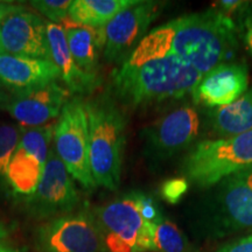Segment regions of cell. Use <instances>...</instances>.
Returning <instances> with one entry per match:
<instances>
[{
	"mask_svg": "<svg viewBox=\"0 0 252 252\" xmlns=\"http://www.w3.org/2000/svg\"><path fill=\"white\" fill-rule=\"evenodd\" d=\"M53 146L69 174L86 189L97 187L90 169L86 99L70 97L56 122Z\"/></svg>",
	"mask_w": 252,
	"mask_h": 252,
	"instance_id": "6",
	"label": "cell"
},
{
	"mask_svg": "<svg viewBox=\"0 0 252 252\" xmlns=\"http://www.w3.org/2000/svg\"><path fill=\"white\" fill-rule=\"evenodd\" d=\"M55 125L25 128L7 168L9 187L15 194L31 196L36 190L53 143Z\"/></svg>",
	"mask_w": 252,
	"mask_h": 252,
	"instance_id": "9",
	"label": "cell"
},
{
	"mask_svg": "<svg viewBox=\"0 0 252 252\" xmlns=\"http://www.w3.org/2000/svg\"><path fill=\"white\" fill-rule=\"evenodd\" d=\"M202 76L169 52L131 54L112 74V98L126 108H147L193 93Z\"/></svg>",
	"mask_w": 252,
	"mask_h": 252,
	"instance_id": "2",
	"label": "cell"
},
{
	"mask_svg": "<svg viewBox=\"0 0 252 252\" xmlns=\"http://www.w3.org/2000/svg\"><path fill=\"white\" fill-rule=\"evenodd\" d=\"M71 94L58 82L35 89L11 94L5 109L25 128L40 127L59 118Z\"/></svg>",
	"mask_w": 252,
	"mask_h": 252,
	"instance_id": "11",
	"label": "cell"
},
{
	"mask_svg": "<svg viewBox=\"0 0 252 252\" xmlns=\"http://www.w3.org/2000/svg\"><path fill=\"white\" fill-rule=\"evenodd\" d=\"M25 201L30 213L40 219L70 214L80 202L74 179L56 154L53 143L40 184Z\"/></svg>",
	"mask_w": 252,
	"mask_h": 252,
	"instance_id": "10",
	"label": "cell"
},
{
	"mask_svg": "<svg viewBox=\"0 0 252 252\" xmlns=\"http://www.w3.org/2000/svg\"><path fill=\"white\" fill-rule=\"evenodd\" d=\"M60 71L50 60L0 54V81L11 94L58 82Z\"/></svg>",
	"mask_w": 252,
	"mask_h": 252,
	"instance_id": "15",
	"label": "cell"
},
{
	"mask_svg": "<svg viewBox=\"0 0 252 252\" xmlns=\"http://www.w3.org/2000/svg\"><path fill=\"white\" fill-rule=\"evenodd\" d=\"M39 252H104L94 215L81 210L54 217L36 229Z\"/></svg>",
	"mask_w": 252,
	"mask_h": 252,
	"instance_id": "7",
	"label": "cell"
},
{
	"mask_svg": "<svg viewBox=\"0 0 252 252\" xmlns=\"http://www.w3.org/2000/svg\"><path fill=\"white\" fill-rule=\"evenodd\" d=\"M0 252H20L9 241L7 232L4 228L0 226Z\"/></svg>",
	"mask_w": 252,
	"mask_h": 252,
	"instance_id": "27",
	"label": "cell"
},
{
	"mask_svg": "<svg viewBox=\"0 0 252 252\" xmlns=\"http://www.w3.org/2000/svg\"><path fill=\"white\" fill-rule=\"evenodd\" d=\"M187 187V181L184 180V179H174V180L166 182L162 188V194L166 200L174 203L186 193Z\"/></svg>",
	"mask_w": 252,
	"mask_h": 252,
	"instance_id": "24",
	"label": "cell"
},
{
	"mask_svg": "<svg viewBox=\"0 0 252 252\" xmlns=\"http://www.w3.org/2000/svg\"><path fill=\"white\" fill-rule=\"evenodd\" d=\"M2 87H4V86H2L1 81H0V109L4 108L6 102L8 100V97H9V94L4 93V90H2Z\"/></svg>",
	"mask_w": 252,
	"mask_h": 252,
	"instance_id": "30",
	"label": "cell"
},
{
	"mask_svg": "<svg viewBox=\"0 0 252 252\" xmlns=\"http://www.w3.org/2000/svg\"><path fill=\"white\" fill-rule=\"evenodd\" d=\"M32 6L41 14L48 18L50 23L61 24L68 18V11L72 4L71 0H33Z\"/></svg>",
	"mask_w": 252,
	"mask_h": 252,
	"instance_id": "23",
	"label": "cell"
},
{
	"mask_svg": "<svg viewBox=\"0 0 252 252\" xmlns=\"http://www.w3.org/2000/svg\"><path fill=\"white\" fill-rule=\"evenodd\" d=\"M198 130L200 118L196 110L184 106L151 125L144 137L150 154L156 158H166L193 143Z\"/></svg>",
	"mask_w": 252,
	"mask_h": 252,
	"instance_id": "12",
	"label": "cell"
},
{
	"mask_svg": "<svg viewBox=\"0 0 252 252\" xmlns=\"http://www.w3.org/2000/svg\"><path fill=\"white\" fill-rule=\"evenodd\" d=\"M252 168V131L231 138L203 140L184 162V173L198 187H210Z\"/></svg>",
	"mask_w": 252,
	"mask_h": 252,
	"instance_id": "5",
	"label": "cell"
},
{
	"mask_svg": "<svg viewBox=\"0 0 252 252\" xmlns=\"http://www.w3.org/2000/svg\"><path fill=\"white\" fill-rule=\"evenodd\" d=\"M217 201L225 226L252 228V168L224 179Z\"/></svg>",
	"mask_w": 252,
	"mask_h": 252,
	"instance_id": "16",
	"label": "cell"
},
{
	"mask_svg": "<svg viewBox=\"0 0 252 252\" xmlns=\"http://www.w3.org/2000/svg\"><path fill=\"white\" fill-rule=\"evenodd\" d=\"M244 41L247 45L249 52L252 55V15H250L245 21V31H244Z\"/></svg>",
	"mask_w": 252,
	"mask_h": 252,
	"instance_id": "28",
	"label": "cell"
},
{
	"mask_svg": "<svg viewBox=\"0 0 252 252\" xmlns=\"http://www.w3.org/2000/svg\"><path fill=\"white\" fill-rule=\"evenodd\" d=\"M216 252H252V235L223 245Z\"/></svg>",
	"mask_w": 252,
	"mask_h": 252,
	"instance_id": "25",
	"label": "cell"
},
{
	"mask_svg": "<svg viewBox=\"0 0 252 252\" xmlns=\"http://www.w3.org/2000/svg\"><path fill=\"white\" fill-rule=\"evenodd\" d=\"M63 28L69 50L77 67L86 74L99 78V58L103 54L102 27L81 26L65 20Z\"/></svg>",
	"mask_w": 252,
	"mask_h": 252,
	"instance_id": "18",
	"label": "cell"
},
{
	"mask_svg": "<svg viewBox=\"0 0 252 252\" xmlns=\"http://www.w3.org/2000/svg\"><path fill=\"white\" fill-rule=\"evenodd\" d=\"M249 72L243 63H220L204 74L193 90L195 102L208 108L228 105L248 90Z\"/></svg>",
	"mask_w": 252,
	"mask_h": 252,
	"instance_id": "14",
	"label": "cell"
},
{
	"mask_svg": "<svg viewBox=\"0 0 252 252\" xmlns=\"http://www.w3.org/2000/svg\"><path fill=\"white\" fill-rule=\"evenodd\" d=\"M89 130V161L97 186L115 190L122 176L126 118L110 94L86 99Z\"/></svg>",
	"mask_w": 252,
	"mask_h": 252,
	"instance_id": "3",
	"label": "cell"
},
{
	"mask_svg": "<svg viewBox=\"0 0 252 252\" xmlns=\"http://www.w3.org/2000/svg\"><path fill=\"white\" fill-rule=\"evenodd\" d=\"M213 128L224 138L252 131V89H248L239 98L213 112Z\"/></svg>",
	"mask_w": 252,
	"mask_h": 252,
	"instance_id": "19",
	"label": "cell"
},
{
	"mask_svg": "<svg viewBox=\"0 0 252 252\" xmlns=\"http://www.w3.org/2000/svg\"><path fill=\"white\" fill-rule=\"evenodd\" d=\"M2 50L6 54L50 60L47 23L31 12L9 15L0 24Z\"/></svg>",
	"mask_w": 252,
	"mask_h": 252,
	"instance_id": "13",
	"label": "cell"
},
{
	"mask_svg": "<svg viewBox=\"0 0 252 252\" xmlns=\"http://www.w3.org/2000/svg\"><path fill=\"white\" fill-rule=\"evenodd\" d=\"M25 127L20 125H0V176L6 179L12 157L18 149Z\"/></svg>",
	"mask_w": 252,
	"mask_h": 252,
	"instance_id": "22",
	"label": "cell"
},
{
	"mask_svg": "<svg viewBox=\"0 0 252 252\" xmlns=\"http://www.w3.org/2000/svg\"><path fill=\"white\" fill-rule=\"evenodd\" d=\"M144 195L126 194L97 209L94 214L106 252H146L156 250L157 223L141 212Z\"/></svg>",
	"mask_w": 252,
	"mask_h": 252,
	"instance_id": "4",
	"label": "cell"
},
{
	"mask_svg": "<svg viewBox=\"0 0 252 252\" xmlns=\"http://www.w3.org/2000/svg\"><path fill=\"white\" fill-rule=\"evenodd\" d=\"M137 0H75L68 11L67 21L81 26L104 27L119 12L135 4Z\"/></svg>",
	"mask_w": 252,
	"mask_h": 252,
	"instance_id": "20",
	"label": "cell"
},
{
	"mask_svg": "<svg viewBox=\"0 0 252 252\" xmlns=\"http://www.w3.org/2000/svg\"><path fill=\"white\" fill-rule=\"evenodd\" d=\"M47 37L50 61L60 71V80L65 84L69 93L75 96L91 94L99 86L100 78L86 74L77 67L69 50L67 36L63 26L47 23Z\"/></svg>",
	"mask_w": 252,
	"mask_h": 252,
	"instance_id": "17",
	"label": "cell"
},
{
	"mask_svg": "<svg viewBox=\"0 0 252 252\" xmlns=\"http://www.w3.org/2000/svg\"><path fill=\"white\" fill-rule=\"evenodd\" d=\"M4 50H2V45H1V35H0V54H2Z\"/></svg>",
	"mask_w": 252,
	"mask_h": 252,
	"instance_id": "31",
	"label": "cell"
},
{
	"mask_svg": "<svg viewBox=\"0 0 252 252\" xmlns=\"http://www.w3.org/2000/svg\"><path fill=\"white\" fill-rule=\"evenodd\" d=\"M237 40L234 21L217 11L182 15L154 28L137 49L144 53L169 52L200 74H207L232 54Z\"/></svg>",
	"mask_w": 252,
	"mask_h": 252,
	"instance_id": "1",
	"label": "cell"
},
{
	"mask_svg": "<svg viewBox=\"0 0 252 252\" xmlns=\"http://www.w3.org/2000/svg\"><path fill=\"white\" fill-rule=\"evenodd\" d=\"M220 4H222V6L224 8L232 11V9L241 7V6L243 5V2L242 1H220Z\"/></svg>",
	"mask_w": 252,
	"mask_h": 252,
	"instance_id": "29",
	"label": "cell"
},
{
	"mask_svg": "<svg viewBox=\"0 0 252 252\" xmlns=\"http://www.w3.org/2000/svg\"><path fill=\"white\" fill-rule=\"evenodd\" d=\"M161 4L158 1H139L124 11L102 27L103 56L110 63L123 64L146 36L150 25L160 13Z\"/></svg>",
	"mask_w": 252,
	"mask_h": 252,
	"instance_id": "8",
	"label": "cell"
},
{
	"mask_svg": "<svg viewBox=\"0 0 252 252\" xmlns=\"http://www.w3.org/2000/svg\"><path fill=\"white\" fill-rule=\"evenodd\" d=\"M23 11H25L24 6L0 2V24H1L6 18H8L9 15L19 13V12H23Z\"/></svg>",
	"mask_w": 252,
	"mask_h": 252,
	"instance_id": "26",
	"label": "cell"
},
{
	"mask_svg": "<svg viewBox=\"0 0 252 252\" xmlns=\"http://www.w3.org/2000/svg\"><path fill=\"white\" fill-rule=\"evenodd\" d=\"M156 250L161 252H186V241L174 223L169 220H160L156 225L154 232Z\"/></svg>",
	"mask_w": 252,
	"mask_h": 252,
	"instance_id": "21",
	"label": "cell"
}]
</instances>
